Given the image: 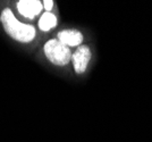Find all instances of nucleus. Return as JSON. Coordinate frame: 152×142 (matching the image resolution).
Returning a JSON list of instances; mask_svg holds the SVG:
<instances>
[{
	"label": "nucleus",
	"mask_w": 152,
	"mask_h": 142,
	"mask_svg": "<svg viewBox=\"0 0 152 142\" xmlns=\"http://www.w3.org/2000/svg\"><path fill=\"white\" fill-rule=\"evenodd\" d=\"M55 38L72 50L85 43V34L83 33V31L76 27L60 29L55 33Z\"/></svg>",
	"instance_id": "obj_5"
},
{
	"label": "nucleus",
	"mask_w": 152,
	"mask_h": 142,
	"mask_svg": "<svg viewBox=\"0 0 152 142\" xmlns=\"http://www.w3.org/2000/svg\"><path fill=\"white\" fill-rule=\"evenodd\" d=\"M0 26L9 39L31 51L42 39L37 25L18 18L8 1L0 2Z\"/></svg>",
	"instance_id": "obj_1"
},
{
	"label": "nucleus",
	"mask_w": 152,
	"mask_h": 142,
	"mask_svg": "<svg viewBox=\"0 0 152 142\" xmlns=\"http://www.w3.org/2000/svg\"><path fill=\"white\" fill-rule=\"evenodd\" d=\"M72 52V49L63 45L55 37L48 38L45 41H43L39 50V53H41V56L48 64L60 70L70 66Z\"/></svg>",
	"instance_id": "obj_2"
},
{
	"label": "nucleus",
	"mask_w": 152,
	"mask_h": 142,
	"mask_svg": "<svg viewBox=\"0 0 152 142\" xmlns=\"http://www.w3.org/2000/svg\"><path fill=\"white\" fill-rule=\"evenodd\" d=\"M93 59L92 47L88 43L80 45L72 52L70 67L76 76H84L89 72L91 63Z\"/></svg>",
	"instance_id": "obj_4"
},
{
	"label": "nucleus",
	"mask_w": 152,
	"mask_h": 142,
	"mask_svg": "<svg viewBox=\"0 0 152 142\" xmlns=\"http://www.w3.org/2000/svg\"><path fill=\"white\" fill-rule=\"evenodd\" d=\"M9 4L18 18L26 23L35 24L43 13L42 0H15Z\"/></svg>",
	"instance_id": "obj_3"
},
{
	"label": "nucleus",
	"mask_w": 152,
	"mask_h": 142,
	"mask_svg": "<svg viewBox=\"0 0 152 142\" xmlns=\"http://www.w3.org/2000/svg\"><path fill=\"white\" fill-rule=\"evenodd\" d=\"M42 6H43V12H50V13L58 12L57 4L53 0H42Z\"/></svg>",
	"instance_id": "obj_7"
},
{
	"label": "nucleus",
	"mask_w": 152,
	"mask_h": 142,
	"mask_svg": "<svg viewBox=\"0 0 152 142\" xmlns=\"http://www.w3.org/2000/svg\"><path fill=\"white\" fill-rule=\"evenodd\" d=\"M58 12L56 13H50V12H43L41 16L38 18L35 25L38 27L39 32L41 34H49L53 30L57 29L59 24V15Z\"/></svg>",
	"instance_id": "obj_6"
}]
</instances>
